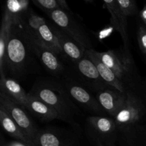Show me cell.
<instances>
[{
  "label": "cell",
  "instance_id": "1",
  "mask_svg": "<svg viewBox=\"0 0 146 146\" xmlns=\"http://www.w3.org/2000/svg\"><path fill=\"white\" fill-rule=\"evenodd\" d=\"M113 119L119 146L144 145L146 104L139 94L127 91L126 102Z\"/></svg>",
  "mask_w": 146,
  "mask_h": 146
},
{
  "label": "cell",
  "instance_id": "2",
  "mask_svg": "<svg viewBox=\"0 0 146 146\" xmlns=\"http://www.w3.org/2000/svg\"><path fill=\"white\" fill-rule=\"evenodd\" d=\"M37 97L52 107L60 116V120L67 123L72 129L80 132L78 120L81 109L74 102L60 80L44 78L37 81L28 93Z\"/></svg>",
  "mask_w": 146,
  "mask_h": 146
},
{
  "label": "cell",
  "instance_id": "3",
  "mask_svg": "<svg viewBox=\"0 0 146 146\" xmlns=\"http://www.w3.org/2000/svg\"><path fill=\"white\" fill-rule=\"evenodd\" d=\"M33 53L31 42L22 24L11 26L7 50L4 70L9 71L13 78L24 76L30 65Z\"/></svg>",
  "mask_w": 146,
  "mask_h": 146
},
{
  "label": "cell",
  "instance_id": "4",
  "mask_svg": "<svg viewBox=\"0 0 146 146\" xmlns=\"http://www.w3.org/2000/svg\"><path fill=\"white\" fill-rule=\"evenodd\" d=\"M98 58L116 75L128 90L139 94L142 81L138 74L132 55L125 48L120 50L97 51Z\"/></svg>",
  "mask_w": 146,
  "mask_h": 146
},
{
  "label": "cell",
  "instance_id": "5",
  "mask_svg": "<svg viewBox=\"0 0 146 146\" xmlns=\"http://www.w3.org/2000/svg\"><path fill=\"white\" fill-rule=\"evenodd\" d=\"M21 24L31 41L53 50L58 55L63 56L52 23L48 22L30 7Z\"/></svg>",
  "mask_w": 146,
  "mask_h": 146
},
{
  "label": "cell",
  "instance_id": "6",
  "mask_svg": "<svg viewBox=\"0 0 146 146\" xmlns=\"http://www.w3.org/2000/svg\"><path fill=\"white\" fill-rule=\"evenodd\" d=\"M56 27L75 40L86 50L94 49L91 40L85 29L74 17L71 11L58 7L46 13Z\"/></svg>",
  "mask_w": 146,
  "mask_h": 146
},
{
  "label": "cell",
  "instance_id": "7",
  "mask_svg": "<svg viewBox=\"0 0 146 146\" xmlns=\"http://www.w3.org/2000/svg\"><path fill=\"white\" fill-rule=\"evenodd\" d=\"M84 131L94 145L97 143L106 146H113L117 143L115 123L111 117L88 115L86 119Z\"/></svg>",
  "mask_w": 146,
  "mask_h": 146
},
{
  "label": "cell",
  "instance_id": "8",
  "mask_svg": "<svg viewBox=\"0 0 146 146\" xmlns=\"http://www.w3.org/2000/svg\"><path fill=\"white\" fill-rule=\"evenodd\" d=\"M70 64L67 74L92 93L96 94L111 86L103 80L95 64L86 54L79 61Z\"/></svg>",
  "mask_w": 146,
  "mask_h": 146
},
{
  "label": "cell",
  "instance_id": "9",
  "mask_svg": "<svg viewBox=\"0 0 146 146\" xmlns=\"http://www.w3.org/2000/svg\"><path fill=\"white\" fill-rule=\"evenodd\" d=\"M58 80H60L74 102L78 107L91 114L90 115L108 116L96 96L93 95L91 91L77 82L69 74L66 73L64 77Z\"/></svg>",
  "mask_w": 146,
  "mask_h": 146
},
{
  "label": "cell",
  "instance_id": "10",
  "mask_svg": "<svg viewBox=\"0 0 146 146\" xmlns=\"http://www.w3.org/2000/svg\"><path fill=\"white\" fill-rule=\"evenodd\" d=\"M0 108L5 111L19 125L28 139L30 145L34 146V142L39 128L36 125L26 108L14 99L0 91Z\"/></svg>",
  "mask_w": 146,
  "mask_h": 146
},
{
  "label": "cell",
  "instance_id": "11",
  "mask_svg": "<svg viewBox=\"0 0 146 146\" xmlns=\"http://www.w3.org/2000/svg\"><path fill=\"white\" fill-rule=\"evenodd\" d=\"M79 132L58 127L39 128L34 146H80Z\"/></svg>",
  "mask_w": 146,
  "mask_h": 146
},
{
  "label": "cell",
  "instance_id": "12",
  "mask_svg": "<svg viewBox=\"0 0 146 146\" xmlns=\"http://www.w3.org/2000/svg\"><path fill=\"white\" fill-rule=\"evenodd\" d=\"M31 40V39H30ZM33 53L38 58L46 70L56 79H61L67 71V68L60 59V55L53 50L31 41Z\"/></svg>",
  "mask_w": 146,
  "mask_h": 146
},
{
  "label": "cell",
  "instance_id": "13",
  "mask_svg": "<svg viewBox=\"0 0 146 146\" xmlns=\"http://www.w3.org/2000/svg\"><path fill=\"white\" fill-rule=\"evenodd\" d=\"M96 97L108 116L113 118L123 107L127 100V92L123 93L110 86L96 94Z\"/></svg>",
  "mask_w": 146,
  "mask_h": 146
},
{
  "label": "cell",
  "instance_id": "14",
  "mask_svg": "<svg viewBox=\"0 0 146 146\" xmlns=\"http://www.w3.org/2000/svg\"><path fill=\"white\" fill-rule=\"evenodd\" d=\"M51 23L56 35L58 44L61 48L63 56L68 59L70 63L76 62L81 59L85 56V48L81 46L71 37L64 33L62 30L60 29L54 23Z\"/></svg>",
  "mask_w": 146,
  "mask_h": 146
},
{
  "label": "cell",
  "instance_id": "15",
  "mask_svg": "<svg viewBox=\"0 0 146 146\" xmlns=\"http://www.w3.org/2000/svg\"><path fill=\"white\" fill-rule=\"evenodd\" d=\"M106 7L111 14V24L113 28L118 31L122 38L124 48L129 49L127 17L123 14L116 0H103Z\"/></svg>",
  "mask_w": 146,
  "mask_h": 146
},
{
  "label": "cell",
  "instance_id": "16",
  "mask_svg": "<svg viewBox=\"0 0 146 146\" xmlns=\"http://www.w3.org/2000/svg\"><path fill=\"white\" fill-rule=\"evenodd\" d=\"M85 54L92 61V62L95 64L98 73L101 78L104 81L111 86L114 87L118 89V91L123 93L127 92L128 91L125 86L120 81L116 76L113 71L108 66H107L101 59L98 57L96 54V51L94 49L86 50Z\"/></svg>",
  "mask_w": 146,
  "mask_h": 146
},
{
  "label": "cell",
  "instance_id": "17",
  "mask_svg": "<svg viewBox=\"0 0 146 146\" xmlns=\"http://www.w3.org/2000/svg\"><path fill=\"white\" fill-rule=\"evenodd\" d=\"M25 108L33 115L43 122H49L55 119H59L60 116L55 109L46 104L37 97L29 95Z\"/></svg>",
  "mask_w": 146,
  "mask_h": 146
},
{
  "label": "cell",
  "instance_id": "18",
  "mask_svg": "<svg viewBox=\"0 0 146 146\" xmlns=\"http://www.w3.org/2000/svg\"><path fill=\"white\" fill-rule=\"evenodd\" d=\"M29 1L30 0H6L2 19L12 25L21 23L30 8Z\"/></svg>",
  "mask_w": 146,
  "mask_h": 146
},
{
  "label": "cell",
  "instance_id": "19",
  "mask_svg": "<svg viewBox=\"0 0 146 146\" xmlns=\"http://www.w3.org/2000/svg\"><path fill=\"white\" fill-rule=\"evenodd\" d=\"M0 91L11 97L18 104L25 108L29 95L18 81L6 75L0 76Z\"/></svg>",
  "mask_w": 146,
  "mask_h": 146
},
{
  "label": "cell",
  "instance_id": "20",
  "mask_svg": "<svg viewBox=\"0 0 146 146\" xmlns=\"http://www.w3.org/2000/svg\"><path fill=\"white\" fill-rule=\"evenodd\" d=\"M0 123L4 132L8 134L10 137L17 141L24 143L29 146H31L28 139L22 132L21 128L16 123L12 118L1 108H0Z\"/></svg>",
  "mask_w": 146,
  "mask_h": 146
},
{
  "label": "cell",
  "instance_id": "21",
  "mask_svg": "<svg viewBox=\"0 0 146 146\" xmlns=\"http://www.w3.org/2000/svg\"><path fill=\"white\" fill-rule=\"evenodd\" d=\"M11 26L12 24L11 23L2 19L1 29H0V76L6 75L4 74L6 50H7V43H8Z\"/></svg>",
  "mask_w": 146,
  "mask_h": 146
},
{
  "label": "cell",
  "instance_id": "22",
  "mask_svg": "<svg viewBox=\"0 0 146 146\" xmlns=\"http://www.w3.org/2000/svg\"><path fill=\"white\" fill-rule=\"evenodd\" d=\"M123 14L128 18L135 16L138 12V6L135 0H116Z\"/></svg>",
  "mask_w": 146,
  "mask_h": 146
},
{
  "label": "cell",
  "instance_id": "23",
  "mask_svg": "<svg viewBox=\"0 0 146 146\" xmlns=\"http://www.w3.org/2000/svg\"><path fill=\"white\" fill-rule=\"evenodd\" d=\"M30 1H32L37 7L41 9L45 14L60 7L56 0H30Z\"/></svg>",
  "mask_w": 146,
  "mask_h": 146
},
{
  "label": "cell",
  "instance_id": "24",
  "mask_svg": "<svg viewBox=\"0 0 146 146\" xmlns=\"http://www.w3.org/2000/svg\"><path fill=\"white\" fill-rule=\"evenodd\" d=\"M138 41L141 52L146 56V27L143 24L138 27Z\"/></svg>",
  "mask_w": 146,
  "mask_h": 146
},
{
  "label": "cell",
  "instance_id": "25",
  "mask_svg": "<svg viewBox=\"0 0 146 146\" xmlns=\"http://www.w3.org/2000/svg\"><path fill=\"white\" fill-rule=\"evenodd\" d=\"M0 146H29V145H27V144H25L24 143L21 142V141H17V140L7 142V141L4 140V138L3 137V135H1V141H0Z\"/></svg>",
  "mask_w": 146,
  "mask_h": 146
},
{
  "label": "cell",
  "instance_id": "26",
  "mask_svg": "<svg viewBox=\"0 0 146 146\" xmlns=\"http://www.w3.org/2000/svg\"><path fill=\"white\" fill-rule=\"evenodd\" d=\"M139 17L142 21V24L146 27V4L139 12Z\"/></svg>",
  "mask_w": 146,
  "mask_h": 146
},
{
  "label": "cell",
  "instance_id": "27",
  "mask_svg": "<svg viewBox=\"0 0 146 146\" xmlns=\"http://www.w3.org/2000/svg\"><path fill=\"white\" fill-rule=\"evenodd\" d=\"M139 94L142 97L146 104V80L144 82H142V85H141V91H140Z\"/></svg>",
  "mask_w": 146,
  "mask_h": 146
},
{
  "label": "cell",
  "instance_id": "28",
  "mask_svg": "<svg viewBox=\"0 0 146 146\" xmlns=\"http://www.w3.org/2000/svg\"><path fill=\"white\" fill-rule=\"evenodd\" d=\"M56 1L58 2V5H59V7H61V8L64 9L65 10H67V11H70L68 4H67L66 1V0H56Z\"/></svg>",
  "mask_w": 146,
  "mask_h": 146
},
{
  "label": "cell",
  "instance_id": "29",
  "mask_svg": "<svg viewBox=\"0 0 146 146\" xmlns=\"http://www.w3.org/2000/svg\"><path fill=\"white\" fill-rule=\"evenodd\" d=\"M146 146V123H145V140H144V145Z\"/></svg>",
  "mask_w": 146,
  "mask_h": 146
},
{
  "label": "cell",
  "instance_id": "30",
  "mask_svg": "<svg viewBox=\"0 0 146 146\" xmlns=\"http://www.w3.org/2000/svg\"><path fill=\"white\" fill-rule=\"evenodd\" d=\"M94 146H106V145H104V144H102L101 143H97Z\"/></svg>",
  "mask_w": 146,
  "mask_h": 146
},
{
  "label": "cell",
  "instance_id": "31",
  "mask_svg": "<svg viewBox=\"0 0 146 146\" xmlns=\"http://www.w3.org/2000/svg\"><path fill=\"white\" fill-rule=\"evenodd\" d=\"M86 1H87V2H90V1H92L93 0H85Z\"/></svg>",
  "mask_w": 146,
  "mask_h": 146
},
{
  "label": "cell",
  "instance_id": "32",
  "mask_svg": "<svg viewBox=\"0 0 146 146\" xmlns=\"http://www.w3.org/2000/svg\"><path fill=\"white\" fill-rule=\"evenodd\" d=\"M113 146H116V145H113Z\"/></svg>",
  "mask_w": 146,
  "mask_h": 146
}]
</instances>
